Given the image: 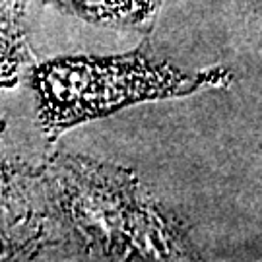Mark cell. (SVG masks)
<instances>
[{
  "instance_id": "cell-1",
  "label": "cell",
  "mask_w": 262,
  "mask_h": 262,
  "mask_svg": "<svg viewBox=\"0 0 262 262\" xmlns=\"http://www.w3.org/2000/svg\"><path fill=\"white\" fill-rule=\"evenodd\" d=\"M229 80L231 74L224 68L187 74L142 51L56 58L33 70L41 122L51 136L134 103L196 94L227 85Z\"/></svg>"
},
{
  "instance_id": "cell-2",
  "label": "cell",
  "mask_w": 262,
  "mask_h": 262,
  "mask_svg": "<svg viewBox=\"0 0 262 262\" xmlns=\"http://www.w3.org/2000/svg\"><path fill=\"white\" fill-rule=\"evenodd\" d=\"M58 187L88 245L109 258H188L185 235L171 217L148 204L130 171L88 159H60Z\"/></svg>"
},
{
  "instance_id": "cell-3",
  "label": "cell",
  "mask_w": 262,
  "mask_h": 262,
  "mask_svg": "<svg viewBox=\"0 0 262 262\" xmlns=\"http://www.w3.org/2000/svg\"><path fill=\"white\" fill-rule=\"evenodd\" d=\"M60 10L95 24L140 28L158 10L159 0H49Z\"/></svg>"
},
{
  "instance_id": "cell-4",
  "label": "cell",
  "mask_w": 262,
  "mask_h": 262,
  "mask_svg": "<svg viewBox=\"0 0 262 262\" xmlns=\"http://www.w3.org/2000/svg\"><path fill=\"white\" fill-rule=\"evenodd\" d=\"M24 0H0V88L18 82L26 62V45L21 33Z\"/></svg>"
}]
</instances>
